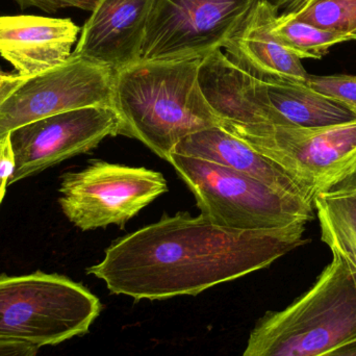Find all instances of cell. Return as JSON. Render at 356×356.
Masks as SVG:
<instances>
[{
    "label": "cell",
    "instance_id": "obj_12",
    "mask_svg": "<svg viewBox=\"0 0 356 356\" xmlns=\"http://www.w3.org/2000/svg\"><path fill=\"white\" fill-rule=\"evenodd\" d=\"M278 10L268 0H257L226 42V56L234 65L264 83H307L309 73L300 58L286 49L272 29Z\"/></svg>",
    "mask_w": 356,
    "mask_h": 356
},
{
    "label": "cell",
    "instance_id": "obj_26",
    "mask_svg": "<svg viewBox=\"0 0 356 356\" xmlns=\"http://www.w3.org/2000/svg\"><path fill=\"white\" fill-rule=\"evenodd\" d=\"M8 143H10V139H8V134L4 136L3 138L0 139V161H1L2 156H3L6 148L8 147Z\"/></svg>",
    "mask_w": 356,
    "mask_h": 356
},
{
    "label": "cell",
    "instance_id": "obj_16",
    "mask_svg": "<svg viewBox=\"0 0 356 356\" xmlns=\"http://www.w3.org/2000/svg\"><path fill=\"white\" fill-rule=\"evenodd\" d=\"M257 96L266 122L318 129L356 121L351 111L314 91L307 83H264L257 79Z\"/></svg>",
    "mask_w": 356,
    "mask_h": 356
},
{
    "label": "cell",
    "instance_id": "obj_13",
    "mask_svg": "<svg viewBox=\"0 0 356 356\" xmlns=\"http://www.w3.org/2000/svg\"><path fill=\"white\" fill-rule=\"evenodd\" d=\"M79 33L71 19L0 16V56L29 79L66 62Z\"/></svg>",
    "mask_w": 356,
    "mask_h": 356
},
{
    "label": "cell",
    "instance_id": "obj_14",
    "mask_svg": "<svg viewBox=\"0 0 356 356\" xmlns=\"http://www.w3.org/2000/svg\"><path fill=\"white\" fill-rule=\"evenodd\" d=\"M173 154L232 169L314 205L309 193L282 167L222 127L205 129L184 138Z\"/></svg>",
    "mask_w": 356,
    "mask_h": 356
},
{
    "label": "cell",
    "instance_id": "obj_11",
    "mask_svg": "<svg viewBox=\"0 0 356 356\" xmlns=\"http://www.w3.org/2000/svg\"><path fill=\"white\" fill-rule=\"evenodd\" d=\"M154 0H98L73 54L115 73L141 60Z\"/></svg>",
    "mask_w": 356,
    "mask_h": 356
},
{
    "label": "cell",
    "instance_id": "obj_29",
    "mask_svg": "<svg viewBox=\"0 0 356 356\" xmlns=\"http://www.w3.org/2000/svg\"><path fill=\"white\" fill-rule=\"evenodd\" d=\"M1 74H2V72H1V71H0V75H1Z\"/></svg>",
    "mask_w": 356,
    "mask_h": 356
},
{
    "label": "cell",
    "instance_id": "obj_9",
    "mask_svg": "<svg viewBox=\"0 0 356 356\" xmlns=\"http://www.w3.org/2000/svg\"><path fill=\"white\" fill-rule=\"evenodd\" d=\"M115 72L71 54L68 60L25 79L0 104V139L14 129L60 113L112 104Z\"/></svg>",
    "mask_w": 356,
    "mask_h": 356
},
{
    "label": "cell",
    "instance_id": "obj_4",
    "mask_svg": "<svg viewBox=\"0 0 356 356\" xmlns=\"http://www.w3.org/2000/svg\"><path fill=\"white\" fill-rule=\"evenodd\" d=\"M99 299L58 274L0 276V341L40 347L87 334Z\"/></svg>",
    "mask_w": 356,
    "mask_h": 356
},
{
    "label": "cell",
    "instance_id": "obj_15",
    "mask_svg": "<svg viewBox=\"0 0 356 356\" xmlns=\"http://www.w3.org/2000/svg\"><path fill=\"white\" fill-rule=\"evenodd\" d=\"M198 83L220 124L266 122L257 96V79L238 68L221 49L201 60Z\"/></svg>",
    "mask_w": 356,
    "mask_h": 356
},
{
    "label": "cell",
    "instance_id": "obj_24",
    "mask_svg": "<svg viewBox=\"0 0 356 356\" xmlns=\"http://www.w3.org/2000/svg\"><path fill=\"white\" fill-rule=\"evenodd\" d=\"M271 2L278 10H282L284 13H295L300 10L309 0H268Z\"/></svg>",
    "mask_w": 356,
    "mask_h": 356
},
{
    "label": "cell",
    "instance_id": "obj_7",
    "mask_svg": "<svg viewBox=\"0 0 356 356\" xmlns=\"http://www.w3.org/2000/svg\"><path fill=\"white\" fill-rule=\"evenodd\" d=\"M58 191L63 213L86 232L124 225L168 192V184L156 171L92 161L83 170L65 173Z\"/></svg>",
    "mask_w": 356,
    "mask_h": 356
},
{
    "label": "cell",
    "instance_id": "obj_23",
    "mask_svg": "<svg viewBox=\"0 0 356 356\" xmlns=\"http://www.w3.org/2000/svg\"><path fill=\"white\" fill-rule=\"evenodd\" d=\"M26 77L20 76V75L4 74L0 75V104L19 87Z\"/></svg>",
    "mask_w": 356,
    "mask_h": 356
},
{
    "label": "cell",
    "instance_id": "obj_6",
    "mask_svg": "<svg viewBox=\"0 0 356 356\" xmlns=\"http://www.w3.org/2000/svg\"><path fill=\"white\" fill-rule=\"evenodd\" d=\"M220 127L282 167L313 199L356 172V121L318 129L270 122Z\"/></svg>",
    "mask_w": 356,
    "mask_h": 356
},
{
    "label": "cell",
    "instance_id": "obj_17",
    "mask_svg": "<svg viewBox=\"0 0 356 356\" xmlns=\"http://www.w3.org/2000/svg\"><path fill=\"white\" fill-rule=\"evenodd\" d=\"M322 241L356 269V172L314 199Z\"/></svg>",
    "mask_w": 356,
    "mask_h": 356
},
{
    "label": "cell",
    "instance_id": "obj_2",
    "mask_svg": "<svg viewBox=\"0 0 356 356\" xmlns=\"http://www.w3.org/2000/svg\"><path fill=\"white\" fill-rule=\"evenodd\" d=\"M200 62L140 60L115 73L117 136L139 140L168 162L184 138L220 127L199 87Z\"/></svg>",
    "mask_w": 356,
    "mask_h": 356
},
{
    "label": "cell",
    "instance_id": "obj_8",
    "mask_svg": "<svg viewBox=\"0 0 356 356\" xmlns=\"http://www.w3.org/2000/svg\"><path fill=\"white\" fill-rule=\"evenodd\" d=\"M257 0H154L141 60H202L221 49Z\"/></svg>",
    "mask_w": 356,
    "mask_h": 356
},
{
    "label": "cell",
    "instance_id": "obj_28",
    "mask_svg": "<svg viewBox=\"0 0 356 356\" xmlns=\"http://www.w3.org/2000/svg\"><path fill=\"white\" fill-rule=\"evenodd\" d=\"M351 41H356V31L350 35Z\"/></svg>",
    "mask_w": 356,
    "mask_h": 356
},
{
    "label": "cell",
    "instance_id": "obj_27",
    "mask_svg": "<svg viewBox=\"0 0 356 356\" xmlns=\"http://www.w3.org/2000/svg\"><path fill=\"white\" fill-rule=\"evenodd\" d=\"M6 188H8V186H6V180L0 178V203H1L4 194H6Z\"/></svg>",
    "mask_w": 356,
    "mask_h": 356
},
{
    "label": "cell",
    "instance_id": "obj_3",
    "mask_svg": "<svg viewBox=\"0 0 356 356\" xmlns=\"http://www.w3.org/2000/svg\"><path fill=\"white\" fill-rule=\"evenodd\" d=\"M307 293L268 313L242 356H318L356 341V269L334 253Z\"/></svg>",
    "mask_w": 356,
    "mask_h": 356
},
{
    "label": "cell",
    "instance_id": "obj_5",
    "mask_svg": "<svg viewBox=\"0 0 356 356\" xmlns=\"http://www.w3.org/2000/svg\"><path fill=\"white\" fill-rule=\"evenodd\" d=\"M169 163L186 182L201 213L236 230L288 227L314 219V205L232 169L172 154Z\"/></svg>",
    "mask_w": 356,
    "mask_h": 356
},
{
    "label": "cell",
    "instance_id": "obj_10",
    "mask_svg": "<svg viewBox=\"0 0 356 356\" xmlns=\"http://www.w3.org/2000/svg\"><path fill=\"white\" fill-rule=\"evenodd\" d=\"M119 119L112 106L79 108L27 123L8 134L14 170L6 186L89 152L116 137Z\"/></svg>",
    "mask_w": 356,
    "mask_h": 356
},
{
    "label": "cell",
    "instance_id": "obj_21",
    "mask_svg": "<svg viewBox=\"0 0 356 356\" xmlns=\"http://www.w3.org/2000/svg\"><path fill=\"white\" fill-rule=\"evenodd\" d=\"M21 8L35 6L46 13H54L60 8H76L92 12L98 0H15Z\"/></svg>",
    "mask_w": 356,
    "mask_h": 356
},
{
    "label": "cell",
    "instance_id": "obj_20",
    "mask_svg": "<svg viewBox=\"0 0 356 356\" xmlns=\"http://www.w3.org/2000/svg\"><path fill=\"white\" fill-rule=\"evenodd\" d=\"M307 85L356 115V75H309Z\"/></svg>",
    "mask_w": 356,
    "mask_h": 356
},
{
    "label": "cell",
    "instance_id": "obj_19",
    "mask_svg": "<svg viewBox=\"0 0 356 356\" xmlns=\"http://www.w3.org/2000/svg\"><path fill=\"white\" fill-rule=\"evenodd\" d=\"M289 14L314 26L349 37L356 31V0H309L300 10Z\"/></svg>",
    "mask_w": 356,
    "mask_h": 356
},
{
    "label": "cell",
    "instance_id": "obj_25",
    "mask_svg": "<svg viewBox=\"0 0 356 356\" xmlns=\"http://www.w3.org/2000/svg\"><path fill=\"white\" fill-rule=\"evenodd\" d=\"M318 356H356V341Z\"/></svg>",
    "mask_w": 356,
    "mask_h": 356
},
{
    "label": "cell",
    "instance_id": "obj_22",
    "mask_svg": "<svg viewBox=\"0 0 356 356\" xmlns=\"http://www.w3.org/2000/svg\"><path fill=\"white\" fill-rule=\"evenodd\" d=\"M38 350L31 345L0 341V356H37Z\"/></svg>",
    "mask_w": 356,
    "mask_h": 356
},
{
    "label": "cell",
    "instance_id": "obj_1",
    "mask_svg": "<svg viewBox=\"0 0 356 356\" xmlns=\"http://www.w3.org/2000/svg\"><path fill=\"white\" fill-rule=\"evenodd\" d=\"M305 222L265 230L222 227L201 213L165 215L111 245L87 270L114 294L136 300L197 295L269 267L305 244Z\"/></svg>",
    "mask_w": 356,
    "mask_h": 356
},
{
    "label": "cell",
    "instance_id": "obj_18",
    "mask_svg": "<svg viewBox=\"0 0 356 356\" xmlns=\"http://www.w3.org/2000/svg\"><path fill=\"white\" fill-rule=\"evenodd\" d=\"M272 31L278 41L300 60H320L332 46L351 41L349 35L319 29L284 13L278 15Z\"/></svg>",
    "mask_w": 356,
    "mask_h": 356
}]
</instances>
